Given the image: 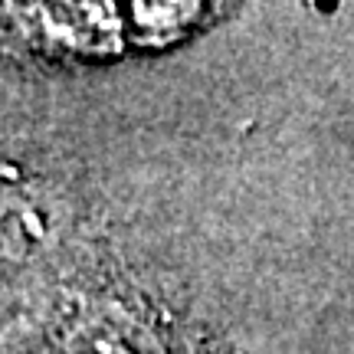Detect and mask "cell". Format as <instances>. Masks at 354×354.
<instances>
[{"mask_svg":"<svg viewBox=\"0 0 354 354\" xmlns=\"http://www.w3.org/2000/svg\"><path fill=\"white\" fill-rule=\"evenodd\" d=\"M128 39L141 50H171L223 13V0H122Z\"/></svg>","mask_w":354,"mask_h":354,"instance_id":"7a4b0ae2","label":"cell"},{"mask_svg":"<svg viewBox=\"0 0 354 354\" xmlns=\"http://www.w3.org/2000/svg\"><path fill=\"white\" fill-rule=\"evenodd\" d=\"M7 17L46 56L105 63L128 43L122 0H7Z\"/></svg>","mask_w":354,"mask_h":354,"instance_id":"6da1fadb","label":"cell"}]
</instances>
